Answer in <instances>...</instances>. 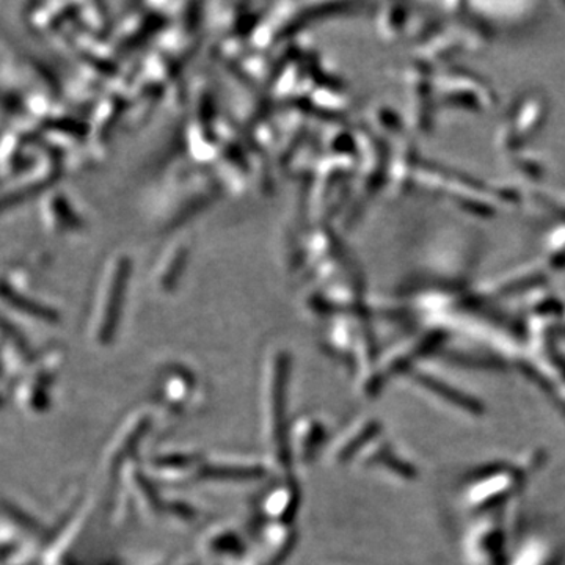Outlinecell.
<instances>
[{"mask_svg": "<svg viewBox=\"0 0 565 565\" xmlns=\"http://www.w3.org/2000/svg\"><path fill=\"white\" fill-rule=\"evenodd\" d=\"M129 260L126 256H115L108 261L104 269L103 280L97 286L96 311L97 333L100 338L106 339L114 328L122 305L123 288L128 280Z\"/></svg>", "mask_w": 565, "mask_h": 565, "instance_id": "6da1fadb", "label": "cell"}, {"mask_svg": "<svg viewBox=\"0 0 565 565\" xmlns=\"http://www.w3.org/2000/svg\"><path fill=\"white\" fill-rule=\"evenodd\" d=\"M184 256H186V247L184 245H177L173 250L172 255L169 256V266L162 267L161 272V285L165 288H170L172 282L177 278V272L183 267Z\"/></svg>", "mask_w": 565, "mask_h": 565, "instance_id": "7a4b0ae2", "label": "cell"}]
</instances>
